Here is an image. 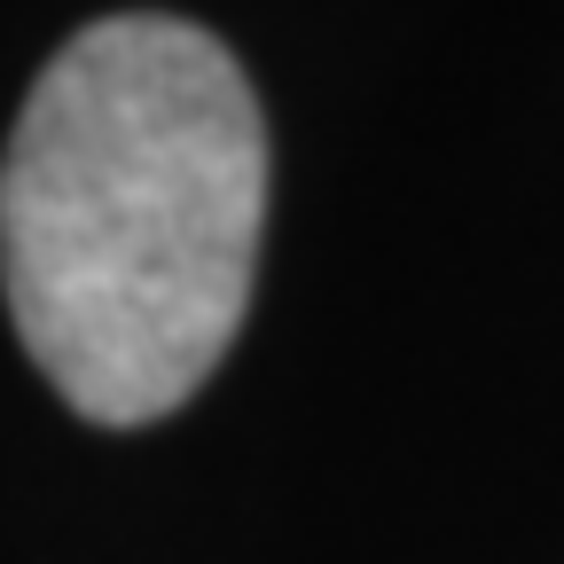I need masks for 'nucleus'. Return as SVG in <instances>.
Returning a JSON list of instances; mask_svg holds the SVG:
<instances>
[{
    "mask_svg": "<svg viewBox=\"0 0 564 564\" xmlns=\"http://www.w3.org/2000/svg\"><path fill=\"white\" fill-rule=\"evenodd\" d=\"M267 126L181 17L87 24L0 158V282L32 369L87 423L173 415L243 329Z\"/></svg>",
    "mask_w": 564,
    "mask_h": 564,
    "instance_id": "nucleus-1",
    "label": "nucleus"
}]
</instances>
